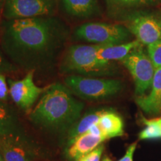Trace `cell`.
<instances>
[{
	"label": "cell",
	"mask_w": 161,
	"mask_h": 161,
	"mask_svg": "<svg viewBox=\"0 0 161 161\" xmlns=\"http://www.w3.org/2000/svg\"><path fill=\"white\" fill-rule=\"evenodd\" d=\"M66 31L63 24L54 18L10 19L3 27V48L18 63L35 65L52 57L61 46Z\"/></svg>",
	"instance_id": "1"
},
{
	"label": "cell",
	"mask_w": 161,
	"mask_h": 161,
	"mask_svg": "<svg viewBox=\"0 0 161 161\" xmlns=\"http://www.w3.org/2000/svg\"><path fill=\"white\" fill-rule=\"evenodd\" d=\"M84 104L72 95L61 84L48 86L34 110L30 120L36 125L49 130H64L79 119Z\"/></svg>",
	"instance_id": "2"
},
{
	"label": "cell",
	"mask_w": 161,
	"mask_h": 161,
	"mask_svg": "<svg viewBox=\"0 0 161 161\" xmlns=\"http://www.w3.org/2000/svg\"><path fill=\"white\" fill-rule=\"evenodd\" d=\"M101 46L99 44L72 46L62 62L61 71L82 76L112 75L114 70L111 61L101 59L97 55Z\"/></svg>",
	"instance_id": "3"
},
{
	"label": "cell",
	"mask_w": 161,
	"mask_h": 161,
	"mask_svg": "<svg viewBox=\"0 0 161 161\" xmlns=\"http://www.w3.org/2000/svg\"><path fill=\"white\" fill-rule=\"evenodd\" d=\"M66 86L71 92L84 99L99 100L116 95L122 90V81L72 75L65 79Z\"/></svg>",
	"instance_id": "4"
},
{
	"label": "cell",
	"mask_w": 161,
	"mask_h": 161,
	"mask_svg": "<svg viewBox=\"0 0 161 161\" xmlns=\"http://www.w3.org/2000/svg\"><path fill=\"white\" fill-rule=\"evenodd\" d=\"M132 34L125 26L118 24L88 23L76 29L75 35L88 43L99 45H117L126 43Z\"/></svg>",
	"instance_id": "5"
},
{
	"label": "cell",
	"mask_w": 161,
	"mask_h": 161,
	"mask_svg": "<svg viewBox=\"0 0 161 161\" xmlns=\"http://www.w3.org/2000/svg\"><path fill=\"white\" fill-rule=\"evenodd\" d=\"M121 62L132 75L135 85V93L137 96H144L152 86L156 67L148 55L141 46L121 60Z\"/></svg>",
	"instance_id": "6"
},
{
	"label": "cell",
	"mask_w": 161,
	"mask_h": 161,
	"mask_svg": "<svg viewBox=\"0 0 161 161\" xmlns=\"http://www.w3.org/2000/svg\"><path fill=\"white\" fill-rule=\"evenodd\" d=\"M125 27L143 45L161 40V14L134 11L125 16Z\"/></svg>",
	"instance_id": "7"
},
{
	"label": "cell",
	"mask_w": 161,
	"mask_h": 161,
	"mask_svg": "<svg viewBox=\"0 0 161 161\" xmlns=\"http://www.w3.org/2000/svg\"><path fill=\"white\" fill-rule=\"evenodd\" d=\"M56 0H6L3 15L8 19L48 16L53 13Z\"/></svg>",
	"instance_id": "8"
},
{
	"label": "cell",
	"mask_w": 161,
	"mask_h": 161,
	"mask_svg": "<svg viewBox=\"0 0 161 161\" xmlns=\"http://www.w3.org/2000/svg\"><path fill=\"white\" fill-rule=\"evenodd\" d=\"M9 93L14 103L25 111L31 110L39 96L46 91L47 87H39L34 81V72L26 74L19 80H9Z\"/></svg>",
	"instance_id": "9"
},
{
	"label": "cell",
	"mask_w": 161,
	"mask_h": 161,
	"mask_svg": "<svg viewBox=\"0 0 161 161\" xmlns=\"http://www.w3.org/2000/svg\"><path fill=\"white\" fill-rule=\"evenodd\" d=\"M0 152L4 161H33L35 157L22 135L0 136Z\"/></svg>",
	"instance_id": "10"
},
{
	"label": "cell",
	"mask_w": 161,
	"mask_h": 161,
	"mask_svg": "<svg viewBox=\"0 0 161 161\" xmlns=\"http://www.w3.org/2000/svg\"><path fill=\"white\" fill-rule=\"evenodd\" d=\"M105 140L106 139L103 136L93 135L89 131L84 133L67 145L66 150V157L70 160L76 161L81 156L95 149Z\"/></svg>",
	"instance_id": "11"
},
{
	"label": "cell",
	"mask_w": 161,
	"mask_h": 161,
	"mask_svg": "<svg viewBox=\"0 0 161 161\" xmlns=\"http://www.w3.org/2000/svg\"><path fill=\"white\" fill-rule=\"evenodd\" d=\"M148 95L137 96L136 103L145 113L158 114L161 112V67L156 68Z\"/></svg>",
	"instance_id": "12"
},
{
	"label": "cell",
	"mask_w": 161,
	"mask_h": 161,
	"mask_svg": "<svg viewBox=\"0 0 161 161\" xmlns=\"http://www.w3.org/2000/svg\"><path fill=\"white\" fill-rule=\"evenodd\" d=\"M97 123L107 140L124 135L123 119L114 110L106 109Z\"/></svg>",
	"instance_id": "13"
},
{
	"label": "cell",
	"mask_w": 161,
	"mask_h": 161,
	"mask_svg": "<svg viewBox=\"0 0 161 161\" xmlns=\"http://www.w3.org/2000/svg\"><path fill=\"white\" fill-rule=\"evenodd\" d=\"M142 45L138 40L117 44V45H102L97 52L98 57L101 59L113 61L121 60L125 58L133 49Z\"/></svg>",
	"instance_id": "14"
},
{
	"label": "cell",
	"mask_w": 161,
	"mask_h": 161,
	"mask_svg": "<svg viewBox=\"0 0 161 161\" xmlns=\"http://www.w3.org/2000/svg\"><path fill=\"white\" fill-rule=\"evenodd\" d=\"M64 10L69 14L87 18L98 12V0H61Z\"/></svg>",
	"instance_id": "15"
},
{
	"label": "cell",
	"mask_w": 161,
	"mask_h": 161,
	"mask_svg": "<svg viewBox=\"0 0 161 161\" xmlns=\"http://www.w3.org/2000/svg\"><path fill=\"white\" fill-rule=\"evenodd\" d=\"M105 110H94L89 114H86L80 120H78L69 129L67 135V145L72 142L78 136L87 132L90 127L97 123L100 116L105 111Z\"/></svg>",
	"instance_id": "16"
},
{
	"label": "cell",
	"mask_w": 161,
	"mask_h": 161,
	"mask_svg": "<svg viewBox=\"0 0 161 161\" xmlns=\"http://www.w3.org/2000/svg\"><path fill=\"white\" fill-rule=\"evenodd\" d=\"M22 135L17 116L0 102V136Z\"/></svg>",
	"instance_id": "17"
},
{
	"label": "cell",
	"mask_w": 161,
	"mask_h": 161,
	"mask_svg": "<svg viewBox=\"0 0 161 161\" xmlns=\"http://www.w3.org/2000/svg\"><path fill=\"white\" fill-rule=\"evenodd\" d=\"M105 2L110 11L116 13L137 11L156 4L154 0H105Z\"/></svg>",
	"instance_id": "18"
},
{
	"label": "cell",
	"mask_w": 161,
	"mask_h": 161,
	"mask_svg": "<svg viewBox=\"0 0 161 161\" xmlns=\"http://www.w3.org/2000/svg\"><path fill=\"white\" fill-rule=\"evenodd\" d=\"M142 122L146 126L139 134L140 140H147L161 139V128L154 119L148 120L142 117Z\"/></svg>",
	"instance_id": "19"
},
{
	"label": "cell",
	"mask_w": 161,
	"mask_h": 161,
	"mask_svg": "<svg viewBox=\"0 0 161 161\" xmlns=\"http://www.w3.org/2000/svg\"><path fill=\"white\" fill-rule=\"evenodd\" d=\"M148 55L156 68L161 67V40L147 46Z\"/></svg>",
	"instance_id": "20"
},
{
	"label": "cell",
	"mask_w": 161,
	"mask_h": 161,
	"mask_svg": "<svg viewBox=\"0 0 161 161\" xmlns=\"http://www.w3.org/2000/svg\"><path fill=\"white\" fill-rule=\"evenodd\" d=\"M104 146L103 144H101L97 148L92 150L88 154H85L78 158L76 161H100L101 157L103 154Z\"/></svg>",
	"instance_id": "21"
},
{
	"label": "cell",
	"mask_w": 161,
	"mask_h": 161,
	"mask_svg": "<svg viewBox=\"0 0 161 161\" xmlns=\"http://www.w3.org/2000/svg\"><path fill=\"white\" fill-rule=\"evenodd\" d=\"M8 95V88L5 77L3 74H0V100H5Z\"/></svg>",
	"instance_id": "22"
},
{
	"label": "cell",
	"mask_w": 161,
	"mask_h": 161,
	"mask_svg": "<svg viewBox=\"0 0 161 161\" xmlns=\"http://www.w3.org/2000/svg\"><path fill=\"white\" fill-rule=\"evenodd\" d=\"M136 146H137L136 142H134V143L130 144L128 146L125 155L118 161H134V154L136 148Z\"/></svg>",
	"instance_id": "23"
},
{
	"label": "cell",
	"mask_w": 161,
	"mask_h": 161,
	"mask_svg": "<svg viewBox=\"0 0 161 161\" xmlns=\"http://www.w3.org/2000/svg\"><path fill=\"white\" fill-rule=\"evenodd\" d=\"M11 70V66L7 61L4 60V58L2 56L1 52H0V74L3 72H10Z\"/></svg>",
	"instance_id": "24"
},
{
	"label": "cell",
	"mask_w": 161,
	"mask_h": 161,
	"mask_svg": "<svg viewBox=\"0 0 161 161\" xmlns=\"http://www.w3.org/2000/svg\"><path fill=\"white\" fill-rule=\"evenodd\" d=\"M88 131L91 133V134H93V135L98 136H103V137L105 138V136H104L103 133H102V130H101L100 127L98 125V123H96L95 125H92L91 127H90ZM106 140H107V139H106Z\"/></svg>",
	"instance_id": "25"
},
{
	"label": "cell",
	"mask_w": 161,
	"mask_h": 161,
	"mask_svg": "<svg viewBox=\"0 0 161 161\" xmlns=\"http://www.w3.org/2000/svg\"><path fill=\"white\" fill-rule=\"evenodd\" d=\"M6 0H0V17L3 14L4 8H5V5Z\"/></svg>",
	"instance_id": "26"
},
{
	"label": "cell",
	"mask_w": 161,
	"mask_h": 161,
	"mask_svg": "<svg viewBox=\"0 0 161 161\" xmlns=\"http://www.w3.org/2000/svg\"><path fill=\"white\" fill-rule=\"evenodd\" d=\"M102 161H112V160H110L108 157H104V158H103V160H102Z\"/></svg>",
	"instance_id": "27"
},
{
	"label": "cell",
	"mask_w": 161,
	"mask_h": 161,
	"mask_svg": "<svg viewBox=\"0 0 161 161\" xmlns=\"http://www.w3.org/2000/svg\"><path fill=\"white\" fill-rule=\"evenodd\" d=\"M0 161H4V159L3 158V155H2L1 152H0Z\"/></svg>",
	"instance_id": "28"
},
{
	"label": "cell",
	"mask_w": 161,
	"mask_h": 161,
	"mask_svg": "<svg viewBox=\"0 0 161 161\" xmlns=\"http://www.w3.org/2000/svg\"><path fill=\"white\" fill-rule=\"evenodd\" d=\"M156 3H161V0H154Z\"/></svg>",
	"instance_id": "29"
},
{
	"label": "cell",
	"mask_w": 161,
	"mask_h": 161,
	"mask_svg": "<svg viewBox=\"0 0 161 161\" xmlns=\"http://www.w3.org/2000/svg\"><path fill=\"white\" fill-rule=\"evenodd\" d=\"M160 110H161V98H160Z\"/></svg>",
	"instance_id": "30"
}]
</instances>
